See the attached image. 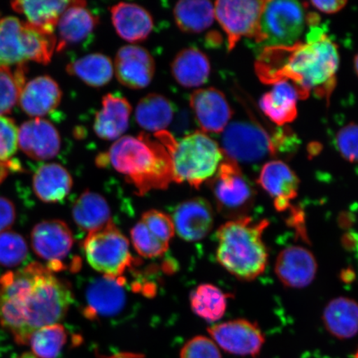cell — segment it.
<instances>
[{"label":"cell","mask_w":358,"mask_h":358,"mask_svg":"<svg viewBox=\"0 0 358 358\" xmlns=\"http://www.w3.org/2000/svg\"><path fill=\"white\" fill-rule=\"evenodd\" d=\"M336 146L344 159L358 163V124L349 123L336 134Z\"/></svg>","instance_id":"cell-39"},{"label":"cell","mask_w":358,"mask_h":358,"mask_svg":"<svg viewBox=\"0 0 358 358\" xmlns=\"http://www.w3.org/2000/svg\"><path fill=\"white\" fill-rule=\"evenodd\" d=\"M131 105L125 98L107 94L103 96L101 109L94 120L93 129L104 141L119 140L129 128Z\"/></svg>","instance_id":"cell-22"},{"label":"cell","mask_w":358,"mask_h":358,"mask_svg":"<svg viewBox=\"0 0 358 358\" xmlns=\"http://www.w3.org/2000/svg\"><path fill=\"white\" fill-rule=\"evenodd\" d=\"M221 143L223 155L238 164L256 163L275 155L270 134L252 122L229 123L222 132Z\"/></svg>","instance_id":"cell-10"},{"label":"cell","mask_w":358,"mask_h":358,"mask_svg":"<svg viewBox=\"0 0 358 358\" xmlns=\"http://www.w3.org/2000/svg\"><path fill=\"white\" fill-rule=\"evenodd\" d=\"M307 17L301 3L289 0L265 1L255 41L266 48L291 46L301 37Z\"/></svg>","instance_id":"cell-7"},{"label":"cell","mask_w":358,"mask_h":358,"mask_svg":"<svg viewBox=\"0 0 358 358\" xmlns=\"http://www.w3.org/2000/svg\"><path fill=\"white\" fill-rule=\"evenodd\" d=\"M97 161L100 166L110 164L140 195L166 189L173 182L172 157L168 148L148 134L120 138Z\"/></svg>","instance_id":"cell-3"},{"label":"cell","mask_w":358,"mask_h":358,"mask_svg":"<svg viewBox=\"0 0 358 358\" xmlns=\"http://www.w3.org/2000/svg\"><path fill=\"white\" fill-rule=\"evenodd\" d=\"M114 74L124 87L138 90L151 83L155 73V61L150 52L137 45L120 48L114 61Z\"/></svg>","instance_id":"cell-16"},{"label":"cell","mask_w":358,"mask_h":358,"mask_svg":"<svg viewBox=\"0 0 358 358\" xmlns=\"http://www.w3.org/2000/svg\"><path fill=\"white\" fill-rule=\"evenodd\" d=\"M227 295L217 286L200 285L190 296L192 312L208 322L218 321L225 315L227 308Z\"/></svg>","instance_id":"cell-35"},{"label":"cell","mask_w":358,"mask_h":358,"mask_svg":"<svg viewBox=\"0 0 358 358\" xmlns=\"http://www.w3.org/2000/svg\"><path fill=\"white\" fill-rule=\"evenodd\" d=\"M173 17L182 32L201 34L213 24L214 4L206 0H182L174 6Z\"/></svg>","instance_id":"cell-33"},{"label":"cell","mask_w":358,"mask_h":358,"mask_svg":"<svg viewBox=\"0 0 358 358\" xmlns=\"http://www.w3.org/2000/svg\"><path fill=\"white\" fill-rule=\"evenodd\" d=\"M20 168V164L15 160H11L7 163H0V185L7 178L8 173L10 171H19Z\"/></svg>","instance_id":"cell-44"},{"label":"cell","mask_w":358,"mask_h":358,"mask_svg":"<svg viewBox=\"0 0 358 358\" xmlns=\"http://www.w3.org/2000/svg\"><path fill=\"white\" fill-rule=\"evenodd\" d=\"M275 271L286 287L303 289L315 280L317 263L310 250L301 245H289L277 257Z\"/></svg>","instance_id":"cell-18"},{"label":"cell","mask_w":358,"mask_h":358,"mask_svg":"<svg viewBox=\"0 0 358 358\" xmlns=\"http://www.w3.org/2000/svg\"><path fill=\"white\" fill-rule=\"evenodd\" d=\"M17 144L22 152L34 160H49L59 154L61 136L50 122L41 118L21 125Z\"/></svg>","instance_id":"cell-21"},{"label":"cell","mask_w":358,"mask_h":358,"mask_svg":"<svg viewBox=\"0 0 358 358\" xmlns=\"http://www.w3.org/2000/svg\"><path fill=\"white\" fill-rule=\"evenodd\" d=\"M339 55L336 44L323 29L312 26L306 43L266 47L256 64L259 80L265 84L289 80L306 100L310 92L329 100L336 86Z\"/></svg>","instance_id":"cell-2"},{"label":"cell","mask_w":358,"mask_h":358,"mask_svg":"<svg viewBox=\"0 0 358 358\" xmlns=\"http://www.w3.org/2000/svg\"><path fill=\"white\" fill-rule=\"evenodd\" d=\"M83 250L89 265L110 278H122L134 261L128 239L113 222L90 232Z\"/></svg>","instance_id":"cell-8"},{"label":"cell","mask_w":358,"mask_h":358,"mask_svg":"<svg viewBox=\"0 0 358 358\" xmlns=\"http://www.w3.org/2000/svg\"><path fill=\"white\" fill-rule=\"evenodd\" d=\"M325 329L338 339H349L358 334V303L348 297L332 299L322 315Z\"/></svg>","instance_id":"cell-28"},{"label":"cell","mask_w":358,"mask_h":358,"mask_svg":"<svg viewBox=\"0 0 358 358\" xmlns=\"http://www.w3.org/2000/svg\"><path fill=\"white\" fill-rule=\"evenodd\" d=\"M310 3L320 12L332 15L342 10L347 6L348 2L344 0H330V1H311Z\"/></svg>","instance_id":"cell-43"},{"label":"cell","mask_w":358,"mask_h":358,"mask_svg":"<svg viewBox=\"0 0 358 358\" xmlns=\"http://www.w3.org/2000/svg\"><path fill=\"white\" fill-rule=\"evenodd\" d=\"M174 234L172 217L158 210H150L143 214L131 232L134 250L142 257L150 259L163 256L167 252Z\"/></svg>","instance_id":"cell-12"},{"label":"cell","mask_w":358,"mask_h":358,"mask_svg":"<svg viewBox=\"0 0 358 358\" xmlns=\"http://www.w3.org/2000/svg\"><path fill=\"white\" fill-rule=\"evenodd\" d=\"M213 342L224 351L238 356L256 357L265 343V336L257 324L235 320L208 329Z\"/></svg>","instance_id":"cell-14"},{"label":"cell","mask_w":358,"mask_h":358,"mask_svg":"<svg viewBox=\"0 0 358 358\" xmlns=\"http://www.w3.org/2000/svg\"><path fill=\"white\" fill-rule=\"evenodd\" d=\"M25 64L0 67V116L10 112L20 101L22 90L25 86Z\"/></svg>","instance_id":"cell-37"},{"label":"cell","mask_w":358,"mask_h":358,"mask_svg":"<svg viewBox=\"0 0 358 358\" xmlns=\"http://www.w3.org/2000/svg\"><path fill=\"white\" fill-rule=\"evenodd\" d=\"M142 356L141 355H136V353L131 352H122L119 353L117 355H115L111 357L110 358H141Z\"/></svg>","instance_id":"cell-45"},{"label":"cell","mask_w":358,"mask_h":358,"mask_svg":"<svg viewBox=\"0 0 358 358\" xmlns=\"http://www.w3.org/2000/svg\"><path fill=\"white\" fill-rule=\"evenodd\" d=\"M180 358H222V355L213 339L198 336L183 346Z\"/></svg>","instance_id":"cell-41"},{"label":"cell","mask_w":358,"mask_h":358,"mask_svg":"<svg viewBox=\"0 0 358 358\" xmlns=\"http://www.w3.org/2000/svg\"><path fill=\"white\" fill-rule=\"evenodd\" d=\"M86 6L87 2L76 1L62 13L57 25V52L64 50L69 45L83 41L96 29L99 17L93 15Z\"/></svg>","instance_id":"cell-24"},{"label":"cell","mask_w":358,"mask_h":358,"mask_svg":"<svg viewBox=\"0 0 358 358\" xmlns=\"http://www.w3.org/2000/svg\"><path fill=\"white\" fill-rule=\"evenodd\" d=\"M270 223L255 222L249 217L224 223L217 231V259L240 280L252 281L266 271L268 261L263 234Z\"/></svg>","instance_id":"cell-4"},{"label":"cell","mask_w":358,"mask_h":358,"mask_svg":"<svg viewBox=\"0 0 358 358\" xmlns=\"http://www.w3.org/2000/svg\"><path fill=\"white\" fill-rule=\"evenodd\" d=\"M174 106L168 98L160 94L150 93L138 102L136 120L145 131L159 133L171 124Z\"/></svg>","instance_id":"cell-31"},{"label":"cell","mask_w":358,"mask_h":358,"mask_svg":"<svg viewBox=\"0 0 358 358\" xmlns=\"http://www.w3.org/2000/svg\"><path fill=\"white\" fill-rule=\"evenodd\" d=\"M209 185L218 212L224 217L232 220L248 217L256 201V190L238 164L222 161Z\"/></svg>","instance_id":"cell-9"},{"label":"cell","mask_w":358,"mask_h":358,"mask_svg":"<svg viewBox=\"0 0 358 358\" xmlns=\"http://www.w3.org/2000/svg\"><path fill=\"white\" fill-rule=\"evenodd\" d=\"M155 137L168 148L172 157L173 182H187L199 189L216 174L222 162L220 146L203 131H196L177 141L162 131Z\"/></svg>","instance_id":"cell-5"},{"label":"cell","mask_w":358,"mask_h":358,"mask_svg":"<svg viewBox=\"0 0 358 358\" xmlns=\"http://www.w3.org/2000/svg\"><path fill=\"white\" fill-rule=\"evenodd\" d=\"M62 92L55 80L41 76L25 84L20 97L22 110L31 117L40 118L55 111L60 105Z\"/></svg>","instance_id":"cell-23"},{"label":"cell","mask_w":358,"mask_h":358,"mask_svg":"<svg viewBox=\"0 0 358 358\" xmlns=\"http://www.w3.org/2000/svg\"><path fill=\"white\" fill-rule=\"evenodd\" d=\"M172 220L176 234L182 240H203L213 230V208L211 203L203 198L187 200L174 210Z\"/></svg>","instance_id":"cell-19"},{"label":"cell","mask_w":358,"mask_h":358,"mask_svg":"<svg viewBox=\"0 0 358 358\" xmlns=\"http://www.w3.org/2000/svg\"><path fill=\"white\" fill-rule=\"evenodd\" d=\"M57 36L20 21L16 17L0 20V67L33 61L47 65L57 48Z\"/></svg>","instance_id":"cell-6"},{"label":"cell","mask_w":358,"mask_h":358,"mask_svg":"<svg viewBox=\"0 0 358 358\" xmlns=\"http://www.w3.org/2000/svg\"><path fill=\"white\" fill-rule=\"evenodd\" d=\"M272 85L271 91L259 100V107L273 122L283 127L297 118V102L302 100L301 94L289 80H279Z\"/></svg>","instance_id":"cell-26"},{"label":"cell","mask_w":358,"mask_h":358,"mask_svg":"<svg viewBox=\"0 0 358 358\" xmlns=\"http://www.w3.org/2000/svg\"><path fill=\"white\" fill-rule=\"evenodd\" d=\"M171 71L173 78L180 86L196 88L208 82L211 64L208 56L199 49L187 48L174 57Z\"/></svg>","instance_id":"cell-27"},{"label":"cell","mask_w":358,"mask_h":358,"mask_svg":"<svg viewBox=\"0 0 358 358\" xmlns=\"http://www.w3.org/2000/svg\"><path fill=\"white\" fill-rule=\"evenodd\" d=\"M257 182L271 196L277 212H285L297 198L299 178L283 161L272 160L266 163Z\"/></svg>","instance_id":"cell-20"},{"label":"cell","mask_w":358,"mask_h":358,"mask_svg":"<svg viewBox=\"0 0 358 358\" xmlns=\"http://www.w3.org/2000/svg\"><path fill=\"white\" fill-rule=\"evenodd\" d=\"M28 254V245L21 235L13 231L0 234V266H20L25 261Z\"/></svg>","instance_id":"cell-38"},{"label":"cell","mask_w":358,"mask_h":358,"mask_svg":"<svg viewBox=\"0 0 358 358\" xmlns=\"http://www.w3.org/2000/svg\"><path fill=\"white\" fill-rule=\"evenodd\" d=\"M73 217L77 226L88 234L112 222L108 203L104 196L92 191H85L75 201Z\"/></svg>","instance_id":"cell-30"},{"label":"cell","mask_w":358,"mask_h":358,"mask_svg":"<svg viewBox=\"0 0 358 358\" xmlns=\"http://www.w3.org/2000/svg\"><path fill=\"white\" fill-rule=\"evenodd\" d=\"M110 10L116 33L125 41L131 43L144 41L154 29L150 13L138 4L119 3Z\"/></svg>","instance_id":"cell-25"},{"label":"cell","mask_w":358,"mask_h":358,"mask_svg":"<svg viewBox=\"0 0 358 358\" xmlns=\"http://www.w3.org/2000/svg\"><path fill=\"white\" fill-rule=\"evenodd\" d=\"M34 252L48 262L47 268L52 272L64 270V259L73 246V236L69 226L61 220L39 222L31 234Z\"/></svg>","instance_id":"cell-13"},{"label":"cell","mask_w":358,"mask_h":358,"mask_svg":"<svg viewBox=\"0 0 358 358\" xmlns=\"http://www.w3.org/2000/svg\"><path fill=\"white\" fill-rule=\"evenodd\" d=\"M265 1L219 0L214 3L215 20L227 34L228 51L243 37L256 39Z\"/></svg>","instance_id":"cell-11"},{"label":"cell","mask_w":358,"mask_h":358,"mask_svg":"<svg viewBox=\"0 0 358 358\" xmlns=\"http://www.w3.org/2000/svg\"><path fill=\"white\" fill-rule=\"evenodd\" d=\"M73 301L71 285L38 262L0 277V322L20 345L29 344L35 331L59 323Z\"/></svg>","instance_id":"cell-1"},{"label":"cell","mask_w":358,"mask_h":358,"mask_svg":"<svg viewBox=\"0 0 358 358\" xmlns=\"http://www.w3.org/2000/svg\"><path fill=\"white\" fill-rule=\"evenodd\" d=\"M19 358H37L36 357L32 352H25L24 355H22Z\"/></svg>","instance_id":"cell-46"},{"label":"cell","mask_w":358,"mask_h":358,"mask_svg":"<svg viewBox=\"0 0 358 358\" xmlns=\"http://www.w3.org/2000/svg\"><path fill=\"white\" fill-rule=\"evenodd\" d=\"M190 106L205 134L222 133L234 115L225 95L214 87L196 90L190 96Z\"/></svg>","instance_id":"cell-17"},{"label":"cell","mask_w":358,"mask_h":358,"mask_svg":"<svg viewBox=\"0 0 358 358\" xmlns=\"http://www.w3.org/2000/svg\"><path fill=\"white\" fill-rule=\"evenodd\" d=\"M125 279L103 276L93 280L86 290L83 313L89 320L106 319L118 315L127 306Z\"/></svg>","instance_id":"cell-15"},{"label":"cell","mask_w":358,"mask_h":358,"mask_svg":"<svg viewBox=\"0 0 358 358\" xmlns=\"http://www.w3.org/2000/svg\"><path fill=\"white\" fill-rule=\"evenodd\" d=\"M355 358H358V351L356 352V355L355 356Z\"/></svg>","instance_id":"cell-48"},{"label":"cell","mask_w":358,"mask_h":358,"mask_svg":"<svg viewBox=\"0 0 358 358\" xmlns=\"http://www.w3.org/2000/svg\"><path fill=\"white\" fill-rule=\"evenodd\" d=\"M76 1H15L11 3L13 10L24 15L29 24L49 33H55L57 22L66 8Z\"/></svg>","instance_id":"cell-32"},{"label":"cell","mask_w":358,"mask_h":358,"mask_svg":"<svg viewBox=\"0 0 358 358\" xmlns=\"http://www.w3.org/2000/svg\"><path fill=\"white\" fill-rule=\"evenodd\" d=\"M355 69L356 71V73L358 76V53L355 58Z\"/></svg>","instance_id":"cell-47"},{"label":"cell","mask_w":358,"mask_h":358,"mask_svg":"<svg viewBox=\"0 0 358 358\" xmlns=\"http://www.w3.org/2000/svg\"><path fill=\"white\" fill-rule=\"evenodd\" d=\"M66 329L62 324H56L35 331L29 343L36 357L57 358L66 346Z\"/></svg>","instance_id":"cell-36"},{"label":"cell","mask_w":358,"mask_h":358,"mask_svg":"<svg viewBox=\"0 0 358 358\" xmlns=\"http://www.w3.org/2000/svg\"><path fill=\"white\" fill-rule=\"evenodd\" d=\"M19 129L15 122L6 116H0V163H7L17 151Z\"/></svg>","instance_id":"cell-40"},{"label":"cell","mask_w":358,"mask_h":358,"mask_svg":"<svg viewBox=\"0 0 358 358\" xmlns=\"http://www.w3.org/2000/svg\"><path fill=\"white\" fill-rule=\"evenodd\" d=\"M16 218L15 205L10 200L0 196V232L11 227Z\"/></svg>","instance_id":"cell-42"},{"label":"cell","mask_w":358,"mask_h":358,"mask_svg":"<svg viewBox=\"0 0 358 358\" xmlns=\"http://www.w3.org/2000/svg\"><path fill=\"white\" fill-rule=\"evenodd\" d=\"M73 186V177L61 164H44L34 176L35 194L45 203H57L65 199Z\"/></svg>","instance_id":"cell-29"},{"label":"cell","mask_w":358,"mask_h":358,"mask_svg":"<svg viewBox=\"0 0 358 358\" xmlns=\"http://www.w3.org/2000/svg\"><path fill=\"white\" fill-rule=\"evenodd\" d=\"M67 73L79 78L87 86L102 87L114 76V66L110 58L102 53H91L78 58L66 66Z\"/></svg>","instance_id":"cell-34"}]
</instances>
